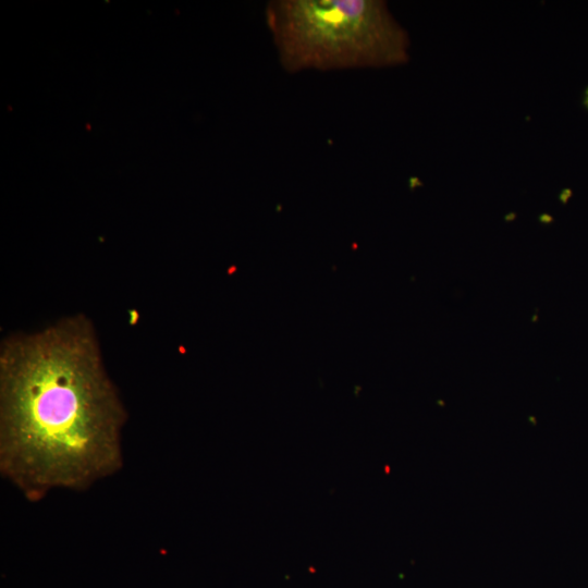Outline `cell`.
I'll return each instance as SVG.
<instances>
[{
	"mask_svg": "<svg viewBox=\"0 0 588 588\" xmlns=\"http://www.w3.org/2000/svg\"><path fill=\"white\" fill-rule=\"evenodd\" d=\"M126 419L84 314L2 340L0 471L29 501L117 473Z\"/></svg>",
	"mask_w": 588,
	"mask_h": 588,
	"instance_id": "cell-1",
	"label": "cell"
},
{
	"mask_svg": "<svg viewBox=\"0 0 588 588\" xmlns=\"http://www.w3.org/2000/svg\"><path fill=\"white\" fill-rule=\"evenodd\" d=\"M265 14L290 73L381 69L409 60V35L382 0H272Z\"/></svg>",
	"mask_w": 588,
	"mask_h": 588,
	"instance_id": "cell-2",
	"label": "cell"
},
{
	"mask_svg": "<svg viewBox=\"0 0 588 588\" xmlns=\"http://www.w3.org/2000/svg\"><path fill=\"white\" fill-rule=\"evenodd\" d=\"M571 195H572V191L568 189V188H565V189L561 193V195H560L561 201H562L563 204H566L567 200H568V198L571 197Z\"/></svg>",
	"mask_w": 588,
	"mask_h": 588,
	"instance_id": "cell-3",
	"label": "cell"
},
{
	"mask_svg": "<svg viewBox=\"0 0 588 588\" xmlns=\"http://www.w3.org/2000/svg\"><path fill=\"white\" fill-rule=\"evenodd\" d=\"M540 222L550 223L553 221V218L550 215L543 213L539 217Z\"/></svg>",
	"mask_w": 588,
	"mask_h": 588,
	"instance_id": "cell-4",
	"label": "cell"
},
{
	"mask_svg": "<svg viewBox=\"0 0 588 588\" xmlns=\"http://www.w3.org/2000/svg\"><path fill=\"white\" fill-rule=\"evenodd\" d=\"M514 218H515V216H514V213H513V216L506 217L505 219H506V220H510V219H514Z\"/></svg>",
	"mask_w": 588,
	"mask_h": 588,
	"instance_id": "cell-5",
	"label": "cell"
},
{
	"mask_svg": "<svg viewBox=\"0 0 588 588\" xmlns=\"http://www.w3.org/2000/svg\"><path fill=\"white\" fill-rule=\"evenodd\" d=\"M536 320H537V315H535V316L532 317V321H536Z\"/></svg>",
	"mask_w": 588,
	"mask_h": 588,
	"instance_id": "cell-6",
	"label": "cell"
},
{
	"mask_svg": "<svg viewBox=\"0 0 588 588\" xmlns=\"http://www.w3.org/2000/svg\"><path fill=\"white\" fill-rule=\"evenodd\" d=\"M587 94H588V90H587ZM585 105L588 107V97H587V101L585 102Z\"/></svg>",
	"mask_w": 588,
	"mask_h": 588,
	"instance_id": "cell-7",
	"label": "cell"
}]
</instances>
